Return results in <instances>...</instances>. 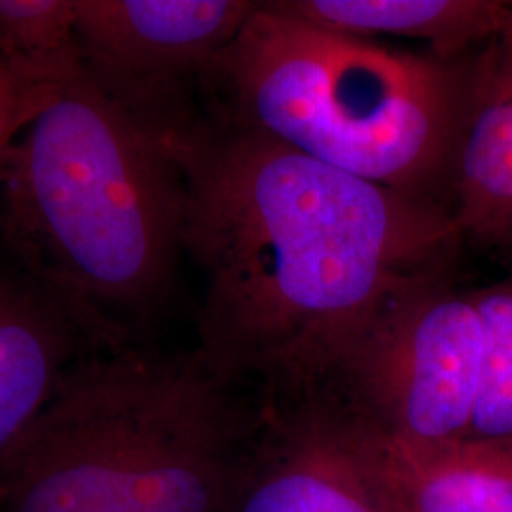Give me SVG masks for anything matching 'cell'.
<instances>
[{
    "instance_id": "obj_1",
    "label": "cell",
    "mask_w": 512,
    "mask_h": 512,
    "mask_svg": "<svg viewBox=\"0 0 512 512\" xmlns=\"http://www.w3.org/2000/svg\"><path fill=\"white\" fill-rule=\"evenodd\" d=\"M171 152L198 266V351L222 376L334 384L393 302L448 279L463 241L439 200L368 183L205 118Z\"/></svg>"
},
{
    "instance_id": "obj_2",
    "label": "cell",
    "mask_w": 512,
    "mask_h": 512,
    "mask_svg": "<svg viewBox=\"0 0 512 512\" xmlns=\"http://www.w3.org/2000/svg\"><path fill=\"white\" fill-rule=\"evenodd\" d=\"M175 154L95 90L61 82L0 179V230L19 268L54 289L103 349L147 344L184 255Z\"/></svg>"
},
{
    "instance_id": "obj_3",
    "label": "cell",
    "mask_w": 512,
    "mask_h": 512,
    "mask_svg": "<svg viewBox=\"0 0 512 512\" xmlns=\"http://www.w3.org/2000/svg\"><path fill=\"white\" fill-rule=\"evenodd\" d=\"M194 351L148 344L74 363L0 459V512H224L262 412Z\"/></svg>"
},
{
    "instance_id": "obj_4",
    "label": "cell",
    "mask_w": 512,
    "mask_h": 512,
    "mask_svg": "<svg viewBox=\"0 0 512 512\" xmlns=\"http://www.w3.org/2000/svg\"><path fill=\"white\" fill-rule=\"evenodd\" d=\"M473 54L393 50L258 2L205 80V118L446 205Z\"/></svg>"
},
{
    "instance_id": "obj_5",
    "label": "cell",
    "mask_w": 512,
    "mask_h": 512,
    "mask_svg": "<svg viewBox=\"0 0 512 512\" xmlns=\"http://www.w3.org/2000/svg\"><path fill=\"white\" fill-rule=\"evenodd\" d=\"M482 374V323L473 291L450 279L393 302L349 355L334 384L342 399L389 435L469 437Z\"/></svg>"
},
{
    "instance_id": "obj_6",
    "label": "cell",
    "mask_w": 512,
    "mask_h": 512,
    "mask_svg": "<svg viewBox=\"0 0 512 512\" xmlns=\"http://www.w3.org/2000/svg\"><path fill=\"white\" fill-rule=\"evenodd\" d=\"M258 2L74 0L82 71L110 105L171 147L203 122L196 97Z\"/></svg>"
},
{
    "instance_id": "obj_7",
    "label": "cell",
    "mask_w": 512,
    "mask_h": 512,
    "mask_svg": "<svg viewBox=\"0 0 512 512\" xmlns=\"http://www.w3.org/2000/svg\"><path fill=\"white\" fill-rule=\"evenodd\" d=\"M224 512H397L365 423L323 387L291 410L262 412L255 450Z\"/></svg>"
},
{
    "instance_id": "obj_8",
    "label": "cell",
    "mask_w": 512,
    "mask_h": 512,
    "mask_svg": "<svg viewBox=\"0 0 512 512\" xmlns=\"http://www.w3.org/2000/svg\"><path fill=\"white\" fill-rule=\"evenodd\" d=\"M446 207L461 238L512 260V8L471 57Z\"/></svg>"
},
{
    "instance_id": "obj_9",
    "label": "cell",
    "mask_w": 512,
    "mask_h": 512,
    "mask_svg": "<svg viewBox=\"0 0 512 512\" xmlns=\"http://www.w3.org/2000/svg\"><path fill=\"white\" fill-rule=\"evenodd\" d=\"M105 351L80 315L19 266L0 270V459L35 423L65 372Z\"/></svg>"
},
{
    "instance_id": "obj_10",
    "label": "cell",
    "mask_w": 512,
    "mask_h": 512,
    "mask_svg": "<svg viewBox=\"0 0 512 512\" xmlns=\"http://www.w3.org/2000/svg\"><path fill=\"white\" fill-rule=\"evenodd\" d=\"M361 418L397 512H512V440L401 439Z\"/></svg>"
},
{
    "instance_id": "obj_11",
    "label": "cell",
    "mask_w": 512,
    "mask_h": 512,
    "mask_svg": "<svg viewBox=\"0 0 512 512\" xmlns=\"http://www.w3.org/2000/svg\"><path fill=\"white\" fill-rule=\"evenodd\" d=\"M277 10L310 25L370 38H412L429 54L458 59L473 54L501 29L512 2L503 0H277Z\"/></svg>"
},
{
    "instance_id": "obj_12",
    "label": "cell",
    "mask_w": 512,
    "mask_h": 512,
    "mask_svg": "<svg viewBox=\"0 0 512 512\" xmlns=\"http://www.w3.org/2000/svg\"><path fill=\"white\" fill-rule=\"evenodd\" d=\"M74 0H0V57L55 88L82 71Z\"/></svg>"
},
{
    "instance_id": "obj_13",
    "label": "cell",
    "mask_w": 512,
    "mask_h": 512,
    "mask_svg": "<svg viewBox=\"0 0 512 512\" xmlns=\"http://www.w3.org/2000/svg\"><path fill=\"white\" fill-rule=\"evenodd\" d=\"M473 294L482 323V374L469 437L512 440V275Z\"/></svg>"
},
{
    "instance_id": "obj_14",
    "label": "cell",
    "mask_w": 512,
    "mask_h": 512,
    "mask_svg": "<svg viewBox=\"0 0 512 512\" xmlns=\"http://www.w3.org/2000/svg\"><path fill=\"white\" fill-rule=\"evenodd\" d=\"M55 88L14 71L0 57V179L19 135L33 122Z\"/></svg>"
}]
</instances>
